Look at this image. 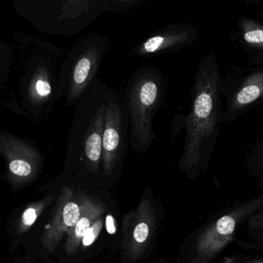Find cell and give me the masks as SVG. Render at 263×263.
<instances>
[{
  "label": "cell",
  "mask_w": 263,
  "mask_h": 263,
  "mask_svg": "<svg viewBox=\"0 0 263 263\" xmlns=\"http://www.w3.org/2000/svg\"><path fill=\"white\" fill-rule=\"evenodd\" d=\"M53 213L51 221L41 238L43 247L50 252L55 250L64 234L76 224L81 217V201L77 202L70 187H61Z\"/></svg>",
  "instance_id": "13"
},
{
  "label": "cell",
  "mask_w": 263,
  "mask_h": 263,
  "mask_svg": "<svg viewBox=\"0 0 263 263\" xmlns=\"http://www.w3.org/2000/svg\"><path fill=\"white\" fill-rule=\"evenodd\" d=\"M219 91L223 103V124L235 121L263 104V66H233L221 73Z\"/></svg>",
  "instance_id": "6"
},
{
  "label": "cell",
  "mask_w": 263,
  "mask_h": 263,
  "mask_svg": "<svg viewBox=\"0 0 263 263\" xmlns=\"http://www.w3.org/2000/svg\"><path fill=\"white\" fill-rule=\"evenodd\" d=\"M234 44L245 50L248 66H263V23L254 18H239L232 35Z\"/></svg>",
  "instance_id": "14"
},
{
  "label": "cell",
  "mask_w": 263,
  "mask_h": 263,
  "mask_svg": "<svg viewBox=\"0 0 263 263\" xmlns=\"http://www.w3.org/2000/svg\"><path fill=\"white\" fill-rule=\"evenodd\" d=\"M106 229L110 235L116 233V224H115V218L112 215H108L106 217Z\"/></svg>",
  "instance_id": "19"
},
{
  "label": "cell",
  "mask_w": 263,
  "mask_h": 263,
  "mask_svg": "<svg viewBox=\"0 0 263 263\" xmlns=\"http://www.w3.org/2000/svg\"><path fill=\"white\" fill-rule=\"evenodd\" d=\"M114 0H16V14L47 34L70 36L87 28L103 13L128 7Z\"/></svg>",
  "instance_id": "3"
},
{
  "label": "cell",
  "mask_w": 263,
  "mask_h": 263,
  "mask_svg": "<svg viewBox=\"0 0 263 263\" xmlns=\"http://www.w3.org/2000/svg\"><path fill=\"white\" fill-rule=\"evenodd\" d=\"M53 199V197L49 196L29 205L23 212L21 220L16 224L18 233L22 234L27 232L34 224L43 211L52 202Z\"/></svg>",
  "instance_id": "16"
},
{
  "label": "cell",
  "mask_w": 263,
  "mask_h": 263,
  "mask_svg": "<svg viewBox=\"0 0 263 263\" xmlns=\"http://www.w3.org/2000/svg\"><path fill=\"white\" fill-rule=\"evenodd\" d=\"M57 80L53 62L47 57L38 55L27 63L19 84L20 110L24 116L37 121L51 113Z\"/></svg>",
  "instance_id": "7"
},
{
  "label": "cell",
  "mask_w": 263,
  "mask_h": 263,
  "mask_svg": "<svg viewBox=\"0 0 263 263\" xmlns=\"http://www.w3.org/2000/svg\"><path fill=\"white\" fill-rule=\"evenodd\" d=\"M261 202V200H257L238 208L231 213L223 215L209 226L197 241L198 256L208 260L221 252L232 241L239 220L253 212Z\"/></svg>",
  "instance_id": "11"
},
{
  "label": "cell",
  "mask_w": 263,
  "mask_h": 263,
  "mask_svg": "<svg viewBox=\"0 0 263 263\" xmlns=\"http://www.w3.org/2000/svg\"><path fill=\"white\" fill-rule=\"evenodd\" d=\"M198 34V29L191 24H168L138 44L130 54L150 58L189 48L196 43Z\"/></svg>",
  "instance_id": "10"
},
{
  "label": "cell",
  "mask_w": 263,
  "mask_h": 263,
  "mask_svg": "<svg viewBox=\"0 0 263 263\" xmlns=\"http://www.w3.org/2000/svg\"><path fill=\"white\" fill-rule=\"evenodd\" d=\"M247 263H263V259L256 260V261H249Z\"/></svg>",
  "instance_id": "21"
},
{
  "label": "cell",
  "mask_w": 263,
  "mask_h": 263,
  "mask_svg": "<svg viewBox=\"0 0 263 263\" xmlns=\"http://www.w3.org/2000/svg\"><path fill=\"white\" fill-rule=\"evenodd\" d=\"M10 56H11V49L8 45L4 43L1 44V88L4 87V84L8 75L9 67L10 64Z\"/></svg>",
  "instance_id": "17"
},
{
  "label": "cell",
  "mask_w": 263,
  "mask_h": 263,
  "mask_svg": "<svg viewBox=\"0 0 263 263\" xmlns=\"http://www.w3.org/2000/svg\"><path fill=\"white\" fill-rule=\"evenodd\" d=\"M81 201V215L74 226L67 232L65 250L68 255L76 253L87 231L105 212L102 204L92 198L82 196Z\"/></svg>",
  "instance_id": "15"
},
{
  "label": "cell",
  "mask_w": 263,
  "mask_h": 263,
  "mask_svg": "<svg viewBox=\"0 0 263 263\" xmlns=\"http://www.w3.org/2000/svg\"><path fill=\"white\" fill-rule=\"evenodd\" d=\"M251 224L255 227L258 226H263V212L258 214V215H255L251 220Z\"/></svg>",
  "instance_id": "20"
},
{
  "label": "cell",
  "mask_w": 263,
  "mask_h": 263,
  "mask_svg": "<svg viewBox=\"0 0 263 263\" xmlns=\"http://www.w3.org/2000/svg\"><path fill=\"white\" fill-rule=\"evenodd\" d=\"M220 78L218 58L210 51L198 64L191 91L190 111L181 118L186 135L179 167L189 175L203 172L215 150L223 124Z\"/></svg>",
  "instance_id": "1"
},
{
  "label": "cell",
  "mask_w": 263,
  "mask_h": 263,
  "mask_svg": "<svg viewBox=\"0 0 263 263\" xmlns=\"http://www.w3.org/2000/svg\"><path fill=\"white\" fill-rule=\"evenodd\" d=\"M0 153L10 181L23 184L33 181L41 171L44 155L33 142L5 130L0 132Z\"/></svg>",
  "instance_id": "9"
},
{
  "label": "cell",
  "mask_w": 263,
  "mask_h": 263,
  "mask_svg": "<svg viewBox=\"0 0 263 263\" xmlns=\"http://www.w3.org/2000/svg\"><path fill=\"white\" fill-rule=\"evenodd\" d=\"M107 43L99 34H90L78 43L68 53L58 73L55 98L63 97L67 107L76 105L97 75L105 56Z\"/></svg>",
  "instance_id": "5"
},
{
  "label": "cell",
  "mask_w": 263,
  "mask_h": 263,
  "mask_svg": "<svg viewBox=\"0 0 263 263\" xmlns=\"http://www.w3.org/2000/svg\"><path fill=\"white\" fill-rule=\"evenodd\" d=\"M155 218L148 199L144 197L136 210L124 220V249L130 261H136L148 245L155 229Z\"/></svg>",
  "instance_id": "12"
},
{
  "label": "cell",
  "mask_w": 263,
  "mask_h": 263,
  "mask_svg": "<svg viewBox=\"0 0 263 263\" xmlns=\"http://www.w3.org/2000/svg\"><path fill=\"white\" fill-rule=\"evenodd\" d=\"M110 90L96 79L77 103L67 135V158L88 173L101 172L103 137Z\"/></svg>",
  "instance_id": "2"
},
{
  "label": "cell",
  "mask_w": 263,
  "mask_h": 263,
  "mask_svg": "<svg viewBox=\"0 0 263 263\" xmlns=\"http://www.w3.org/2000/svg\"><path fill=\"white\" fill-rule=\"evenodd\" d=\"M102 228L103 220L101 219V218H100L99 219L95 221V224L90 227V229L87 231V233L84 235L82 239V242H81L83 246L84 247H87V246L93 244L95 240L98 238V235L101 233Z\"/></svg>",
  "instance_id": "18"
},
{
  "label": "cell",
  "mask_w": 263,
  "mask_h": 263,
  "mask_svg": "<svg viewBox=\"0 0 263 263\" xmlns=\"http://www.w3.org/2000/svg\"><path fill=\"white\" fill-rule=\"evenodd\" d=\"M129 118L121 97L110 90L103 137L101 174L110 178L118 172L127 153L129 142Z\"/></svg>",
  "instance_id": "8"
},
{
  "label": "cell",
  "mask_w": 263,
  "mask_h": 263,
  "mask_svg": "<svg viewBox=\"0 0 263 263\" xmlns=\"http://www.w3.org/2000/svg\"><path fill=\"white\" fill-rule=\"evenodd\" d=\"M167 80L153 67L137 70L127 81L121 99L129 118V142L134 152L150 148L155 138L154 119L165 98Z\"/></svg>",
  "instance_id": "4"
}]
</instances>
